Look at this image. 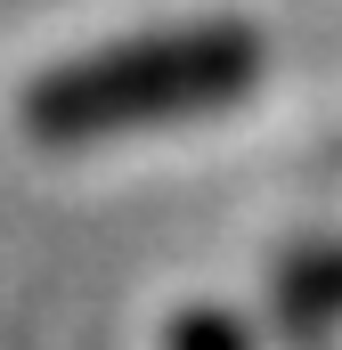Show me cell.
Here are the masks:
<instances>
[{"label":"cell","instance_id":"cell-1","mask_svg":"<svg viewBox=\"0 0 342 350\" xmlns=\"http://www.w3.org/2000/svg\"><path fill=\"white\" fill-rule=\"evenodd\" d=\"M261 82V33L253 25H171L147 41H114L98 57H74L25 90V131L49 147H82L114 131H155L187 114H220L228 98Z\"/></svg>","mask_w":342,"mask_h":350},{"label":"cell","instance_id":"cell-2","mask_svg":"<svg viewBox=\"0 0 342 350\" xmlns=\"http://www.w3.org/2000/svg\"><path fill=\"white\" fill-rule=\"evenodd\" d=\"M285 301H293V318H342V245L302 253L285 269Z\"/></svg>","mask_w":342,"mask_h":350},{"label":"cell","instance_id":"cell-3","mask_svg":"<svg viewBox=\"0 0 342 350\" xmlns=\"http://www.w3.org/2000/svg\"><path fill=\"white\" fill-rule=\"evenodd\" d=\"M179 350H245V334H237L228 318H187V326H179Z\"/></svg>","mask_w":342,"mask_h":350}]
</instances>
